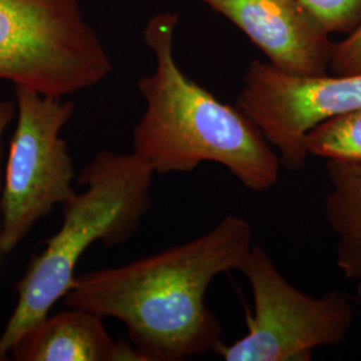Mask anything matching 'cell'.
I'll list each match as a JSON object with an SVG mask.
<instances>
[{
	"mask_svg": "<svg viewBox=\"0 0 361 361\" xmlns=\"http://www.w3.org/2000/svg\"><path fill=\"white\" fill-rule=\"evenodd\" d=\"M304 145L308 155L326 161L361 164V109L316 125L307 133Z\"/></svg>",
	"mask_w": 361,
	"mask_h": 361,
	"instance_id": "obj_11",
	"label": "cell"
},
{
	"mask_svg": "<svg viewBox=\"0 0 361 361\" xmlns=\"http://www.w3.org/2000/svg\"><path fill=\"white\" fill-rule=\"evenodd\" d=\"M356 305L359 308L361 314V286H357V298H356Z\"/></svg>",
	"mask_w": 361,
	"mask_h": 361,
	"instance_id": "obj_15",
	"label": "cell"
},
{
	"mask_svg": "<svg viewBox=\"0 0 361 361\" xmlns=\"http://www.w3.org/2000/svg\"><path fill=\"white\" fill-rule=\"evenodd\" d=\"M238 27L286 74H328L335 43L297 0H200Z\"/></svg>",
	"mask_w": 361,
	"mask_h": 361,
	"instance_id": "obj_8",
	"label": "cell"
},
{
	"mask_svg": "<svg viewBox=\"0 0 361 361\" xmlns=\"http://www.w3.org/2000/svg\"><path fill=\"white\" fill-rule=\"evenodd\" d=\"M326 34H350L361 22V0H297Z\"/></svg>",
	"mask_w": 361,
	"mask_h": 361,
	"instance_id": "obj_12",
	"label": "cell"
},
{
	"mask_svg": "<svg viewBox=\"0 0 361 361\" xmlns=\"http://www.w3.org/2000/svg\"><path fill=\"white\" fill-rule=\"evenodd\" d=\"M241 273L250 285L255 310L246 314V334L214 348L225 361H310L312 352L335 347L348 336L355 310L350 297L329 290L312 297L290 284L271 255L256 243Z\"/></svg>",
	"mask_w": 361,
	"mask_h": 361,
	"instance_id": "obj_6",
	"label": "cell"
},
{
	"mask_svg": "<svg viewBox=\"0 0 361 361\" xmlns=\"http://www.w3.org/2000/svg\"><path fill=\"white\" fill-rule=\"evenodd\" d=\"M154 171L131 153L102 150L82 169L85 186L62 205V225L38 256L31 258L16 284L18 300L0 334V361L30 328L63 300L77 274L78 262L95 243L123 244L140 231L152 207Z\"/></svg>",
	"mask_w": 361,
	"mask_h": 361,
	"instance_id": "obj_3",
	"label": "cell"
},
{
	"mask_svg": "<svg viewBox=\"0 0 361 361\" xmlns=\"http://www.w3.org/2000/svg\"><path fill=\"white\" fill-rule=\"evenodd\" d=\"M177 25V13H161L145 27L155 68L138 82L146 107L133 129V153L159 176L217 164L246 189L269 190L280 180V157L237 106L221 102L180 70L174 56Z\"/></svg>",
	"mask_w": 361,
	"mask_h": 361,
	"instance_id": "obj_2",
	"label": "cell"
},
{
	"mask_svg": "<svg viewBox=\"0 0 361 361\" xmlns=\"http://www.w3.org/2000/svg\"><path fill=\"white\" fill-rule=\"evenodd\" d=\"M253 226L226 216L185 244L126 265L75 277L63 301L119 320L145 361H183L213 352L222 325L207 307L219 274L241 271L253 246Z\"/></svg>",
	"mask_w": 361,
	"mask_h": 361,
	"instance_id": "obj_1",
	"label": "cell"
},
{
	"mask_svg": "<svg viewBox=\"0 0 361 361\" xmlns=\"http://www.w3.org/2000/svg\"><path fill=\"white\" fill-rule=\"evenodd\" d=\"M16 116L0 198V252L10 253L40 219L77 192L62 130L75 106L65 98L13 86Z\"/></svg>",
	"mask_w": 361,
	"mask_h": 361,
	"instance_id": "obj_5",
	"label": "cell"
},
{
	"mask_svg": "<svg viewBox=\"0 0 361 361\" xmlns=\"http://www.w3.org/2000/svg\"><path fill=\"white\" fill-rule=\"evenodd\" d=\"M325 170L329 190L324 214L337 238L336 265L361 286V164L326 161Z\"/></svg>",
	"mask_w": 361,
	"mask_h": 361,
	"instance_id": "obj_10",
	"label": "cell"
},
{
	"mask_svg": "<svg viewBox=\"0 0 361 361\" xmlns=\"http://www.w3.org/2000/svg\"><path fill=\"white\" fill-rule=\"evenodd\" d=\"M336 75H348L361 73V22L347 38L335 43L329 65Z\"/></svg>",
	"mask_w": 361,
	"mask_h": 361,
	"instance_id": "obj_13",
	"label": "cell"
},
{
	"mask_svg": "<svg viewBox=\"0 0 361 361\" xmlns=\"http://www.w3.org/2000/svg\"><path fill=\"white\" fill-rule=\"evenodd\" d=\"M15 361H145L134 345L116 341L104 317L90 310L47 314L30 328L10 350Z\"/></svg>",
	"mask_w": 361,
	"mask_h": 361,
	"instance_id": "obj_9",
	"label": "cell"
},
{
	"mask_svg": "<svg viewBox=\"0 0 361 361\" xmlns=\"http://www.w3.org/2000/svg\"><path fill=\"white\" fill-rule=\"evenodd\" d=\"M235 106L277 150L283 168L304 169V138L324 121L361 109V73L332 77L286 74L271 63L252 61Z\"/></svg>",
	"mask_w": 361,
	"mask_h": 361,
	"instance_id": "obj_7",
	"label": "cell"
},
{
	"mask_svg": "<svg viewBox=\"0 0 361 361\" xmlns=\"http://www.w3.org/2000/svg\"><path fill=\"white\" fill-rule=\"evenodd\" d=\"M16 116V104L8 99L0 98V198H1V186H3V173H4V135L10 123Z\"/></svg>",
	"mask_w": 361,
	"mask_h": 361,
	"instance_id": "obj_14",
	"label": "cell"
},
{
	"mask_svg": "<svg viewBox=\"0 0 361 361\" xmlns=\"http://www.w3.org/2000/svg\"><path fill=\"white\" fill-rule=\"evenodd\" d=\"M111 68L78 0H0V80L65 98Z\"/></svg>",
	"mask_w": 361,
	"mask_h": 361,
	"instance_id": "obj_4",
	"label": "cell"
}]
</instances>
